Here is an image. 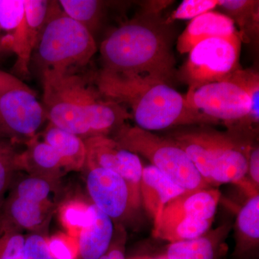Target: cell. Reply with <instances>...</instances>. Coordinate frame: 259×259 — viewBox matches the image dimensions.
I'll use <instances>...</instances> for the list:
<instances>
[{"label": "cell", "mask_w": 259, "mask_h": 259, "mask_svg": "<svg viewBox=\"0 0 259 259\" xmlns=\"http://www.w3.org/2000/svg\"><path fill=\"white\" fill-rule=\"evenodd\" d=\"M47 120L82 139L106 136L132 118L123 105L102 96L93 79L77 71L40 74Z\"/></svg>", "instance_id": "1"}, {"label": "cell", "mask_w": 259, "mask_h": 259, "mask_svg": "<svg viewBox=\"0 0 259 259\" xmlns=\"http://www.w3.org/2000/svg\"><path fill=\"white\" fill-rule=\"evenodd\" d=\"M166 20L161 13L144 7L139 15L102 42V69L148 76L170 84L176 76V60L171 24Z\"/></svg>", "instance_id": "2"}, {"label": "cell", "mask_w": 259, "mask_h": 259, "mask_svg": "<svg viewBox=\"0 0 259 259\" xmlns=\"http://www.w3.org/2000/svg\"><path fill=\"white\" fill-rule=\"evenodd\" d=\"M93 81L102 96L129 107L136 126L145 131L218 123L194 109L171 85L160 80L102 69L95 73Z\"/></svg>", "instance_id": "3"}, {"label": "cell", "mask_w": 259, "mask_h": 259, "mask_svg": "<svg viewBox=\"0 0 259 259\" xmlns=\"http://www.w3.org/2000/svg\"><path fill=\"white\" fill-rule=\"evenodd\" d=\"M97 51L93 35L54 1L32 56L40 74L77 71L89 64Z\"/></svg>", "instance_id": "4"}, {"label": "cell", "mask_w": 259, "mask_h": 259, "mask_svg": "<svg viewBox=\"0 0 259 259\" xmlns=\"http://www.w3.org/2000/svg\"><path fill=\"white\" fill-rule=\"evenodd\" d=\"M113 139L127 151L144 156L181 188H209L187 153L169 138L125 124L116 131Z\"/></svg>", "instance_id": "5"}, {"label": "cell", "mask_w": 259, "mask_h": 259, "mask_svg": "<svg viewBox=\"0 0 259 259\" xmlns=\"http://www.w3.org/2000/svg\"><path fill=\"white\" fill-rule=\"evenodd\" d=\"M241 39L239 32L231 38L213 37L199 42L190 51L180 78L194 90L226 81L239 66Z\"/></svg>", "instance_id": "6"}, {"label": "cell", "mask_w": 259, "mask_h": 259, "mask_svg": "<svg viewBox=\"0 0 259 259\" xmlns=\"http://www.w3.org/2000/svg\"><path fill=\"white\" fill-rule=\"evenodd\" d=\"M195 110L238 133L250 112V100L245 92L229 81H218L189 90L185 95Z\"/></svg>", "instance_id": "7"}, {"label": "cell", "mask_w": 259, "mask_h": 259, "mask_svg": "<svg viewBox=\"0 0 259 259\" xmlns=\"http://www.w3.org/2000/svg\"><path fill=\"white\" fill-rule=\"evenodd\" d=\"M47 113L36 94L28 85L12 89L0 95V138L10 141L36 136Z\"/></svg>", "instance_id": "8"}, {"label": "cell", "mask_w": 259, "mask_h": 259, "mask_svg": "<svg viewBox=\"0 0 259 259\" xmlns=\"http://www.w3.org/2000/svg\"><path fill=\"white\" fill-rule=\"evenodd\" d=\"M86 161L90 169L105 168L122 177L128 187L130 205L140 207L142 201L141 182L143 168L139 155L122 148L117 141L106 136H96L85 140Z\"/></svg>", "instance_id": "9"}, {"label": "cell", "mask_w": 259, "mask_h": 259, "mask_svg": "<svg viewBox=\"0 0 259 259\" xmlns=\"http://www.w3.org/2000/svg\"><path fill=\"white\" fill-rule=\"evenodd\" d=\"M240 135L210 130L178 131L168 136L185 151L204 180L210 185L213 169Z\"/></svg>", "instance_id": "10"}, {"label": "cell", "mask_w": 259, "mask_h": 259, "mask_svg": "<svg viewBox=\"0 0 259 259\" xmlns=\"http://www.w3.org/2000/svg\"><path fill=\"white\" fill-rule=\"evenodd\" d=\"M87 186L94 204L112 219L121 217L130 206L128 187L115 172L91 168Z\"/></svg>", "instance_id": "11"}, {"label": "cell", "mask_w": 259, "mask_h": 259, "mask_svg": "<svg viewBox=\"0 0 259 259\" xmlns=\"http://www.w3.org/2000/svg\"><path fill=\"white\" fill-rule=\"evenodd\" d=\"M221 197L216 189L187 191L166 204L154 228L185 218L213 221Z\"/></svg>", "instance_id": "12"}, {"label": "cell", "mask_w": 259, "mask_h": 259, "mask_svg": "<svg viewBox=\"0 0 259 259\" xmlns=\"http://www.w3.org/2000/svg\"><path fill=\"white\" fill-rule=\"evenodd\" d=\"M54 1L24 0L25 26L14 71L21 76L30 74V61L42 29L49 20Z\"/></svg>", "instance_id": "13"}, {"label": "cell", "mask_w": 259, "mask_h": 259, "mask_svg": "<svg viewBox=\"0 0 259 259\" xmlns=\"http://www.w3.org/2000/svg\"><path fill=\"white\" fill-rule=\"evenodd\" d=\"M238 33L234 22L227 15L208 12L194 18L187 25L177 40V51L187 54L207 39L231 38Z\"/></svg>", "instance_id": "14"}, {"label": "cell", "mask_w": 259, "mask_h": 259, "mask_svg": "<svg viewBox=\"0 0 259 259\" xmlns=\"http://www.w3.org/2000/svg\"><path fill=\"white\" fill-rule=\"evenodd\" d=\"M186 192L154 166L151 165L143 168L141 201L154 224L166 204Z\"/></svg>", "instance_id": "15"}, {"label": "cell", "mask_w": 259, "mask_h": 259, "mask_svg": "<svg viewBox=\"0 0 259 259\" xmlns=\"http://www.w3.org/2000/svg\"><path fill=\"white\" fill-rule=\"evenodd\" d=\"M90 218L80 230L79 252L83 259H99L112 243L114 227L112 218L95 204L89 206Z\"/></svg>", "instance_id": "16"}, {"label": "cell", "mask_w": 259, "mask_h": 259, "mask_svg": "<svg viewBox=\"0 0 259 259\" xmlns=\"http://www.w3.org/2000/svg\"><path fill=\"white\" fill-rule=\"evenodd\" d=\"M230 229L231 226L226 224L198 238L170 243L164 256L166 259H216Z\"/></svg>", "instance_id": "17"}, {"label": "cell", "mask_w": 259, "mask_h": 259, "mask_svg": "<svg viewBox=\"0 0 259 259\" xmlns=\"http://www.w3.org/2000/svg\"><path fill=\"white\" fill-rule=\"evenodd\" d=\"M236 248L234 255L245 258L258 247L259 194L248 195L240 209L236 221Z\"/></svg>", "instance_id": "18"}, {"label": "cell", "mask_w": 259, "mask_h": 259, "mask_svg": "<svg viewBox=\"0 0 259 259\" xmlns=\"http://www.w3.org/2000/svg\"><path fill=\"white\" fill-rule=\"evenodd\" d=\"M44 142L59 153L63 166L71 169L81 168L86 161V147L82 139L50 123L44 134Z\"/></svg>", "instance_id": "19"}, {"label": "cell", "mask_w": 259, "mask_h": 259, "mask_svg": "<svg viewBox=\"0 0 259 259\" xmlns=\"http://www.w3.org/2000/svg\"><path fill=\"white\" fill-rule=\"evenodd\" d=\"M227 16L240 28L241 41L258 42L259 34V2L255 0H220Z\"/></svg>", "instance_id": "20"}, {"label": "cell", "mask_w": 259, "mask_h": 259, "mask_svg": "<svg viewBox=\"0 0 259 259\" xmlns=\"http://www.w3.org/2000/svg\"><path fill=\"white\" fill-rule=\"evenodd\" d=\"M63 12L81 24L93 37L101 26L106 11V2L98 0H60Z\"/></svg>", "instance_id": "21"}, {"label": "cell", "mask_w": 259, "mask_h": 259, "mask_svg": "<svg viewBox=\"0 0 259 259\" xmlns=\"http://www.w3.org/2000/svg\"><path fill=\"white\" fill-rule=\"evenodd\" d=\"M212 220L185 218L153 228L156 238L170 242L188 241L205 234L212 226Z\"/></svg>", "instance_id": "22"}, {"label": "cell", "mask_w": 259, "mask_h": 259, "mask_svg": "<svg viewBox=\"0 0 259 259\" xmlns=\"http://www.w3.org/2000/svg\"><path fill=\"white\" fill-rule=\"evenodd\" d=\"M235 83L247 93L250 100L249 113L242 125L240 132H250L252 127H258L259 122V75L252 69H239L226 80Z\"/></svg>", "instance_id": "23"}, {"label": "cell", "mask_w": 259, "mask_h": 259, "mask_svg": "<svg viewBox=\"0 0 259 259\" xmlns=\"http://www.w3.org/2000/svg\"><path fill=\"white\" fill-rule=\"evenodd\" d=\"M26 153L19 155L20 161H28L44 171H56L63 166L62 160L50 145L37 141L35 137L28 141Z\"/></svg>", "instance_id": "24"}, {"label": "cell", "mask_w": 259, "mask_h": 259, "mask_svg": "<svg viewBox=\"0 0 259 259\" xmlns=\"http://www.w3.org/2000/svg\"><path fill=\"white\" fill-rule=\"evenodd\" d=\"M8 217L23 228H32L42 221L41 204L15 197L12 199L8 208Z\"/></svg>", "instance_id": "25"}, {"label": "cell", "mask_w": 259, "mask_h": 259, "mask_svg": "<svg viewBox=\"0 0 259 259\" xmlns=\"http://www.w3.org/2000/svg\"><path fill=\"white\" fill-rule=\"evenodd\" d=\"M25 238L0 222V259H25Z\"/></svg>", "instance_id": "26"}, {"label": "cell", "mask_w": 259, "mask_h": 259, "mask_svg": "<svg viewBox=\"0 0 259 259\" xmlns=\"http://www.w3.org/2000/svg\"><path fill=\"white\" fill-rule=\"evenodd\" d=\"M218 5L216 0H185L166 19V23L171 24L177 20H193L214 9Z\"/></svg>", "instance_id": "27"}, {"label": "cell", "mask_w": 259, "mask_h": 259, "mask_svg": "<svg viewBox=\"0 0 259 259\" xmlns=\"http://www.w3.org/2000/svg\"><path fill=\"white\" fill-rule=\"evenodd\" d=\"M51 187L47 181L28 178L19 184L15 197L41 204L49 197Z\"/></svg>", "instance_id": "28"}, {"label": "cell", "mask_w": 259, "mask_h": 259, "mask_svg": "<svg viewBox=\"0 0 259 259\" xmlns=\"http://www.w3.org/2000/svg\"><path fill=\"white\" fill-rule=\"evenodd\" d=\"M18 156L8 140L0 139V197L8 186L12 170L18 165Z\"/></svg>", "instance_id": "29"}, {"label": "cell", "mask_w": 259, "mask_h": 259, "mask_svg": "<svg viewBox=\"0 0 259 259\" xmlns=\"http://www.w3.org/2000/svg\"><path fill=\"white\" fill-rule=\"evenodd\" d=\"M90 218L89 206L71 204L66 207L63 212V219L66 226L81 230L88 224Z\"/></svg>", "instance_id": "30"}, {"label": "cell", "mask_w": 259, "mask_h": 259, "mask_svg": "<svg viewBox=\"0 0 259 259\" xmlns=\"http://www.w3.org/2000/svg\"><path fill=\"white\" fill-rule=\"evenodd\" d=\"M25 259H54L48 242L40 235H32L25 241Z\"/></svg>", "instance_id": "31"}, {"label": "cell", "mask_w": 259, "mask_h": 259, "mask_svg": "<svg viewBox=\"0 0 259 259\" xmlns=\"http://www.w3.org/2000/svg\"><path fill=\"white\" fill-rule=\"evenodd\" d=\"M54 259H74L75 252L67 242L60 238H53L48 243Z\"/></svg>", "instance_id": "32"}, {"label": "cell", "mask_w": 259, "mask_h": 259, "mask_svg": "<svg viewBox=\"0 0 259 259\" xmlns=\"http://www.w3.org/2000/svg\"><path fill=\"white\" fill-rule=\"evenodd\" d=\"M247 179L248 182L255 190H258L259 186V148L258 146H252L248 156V171Z\"/></svg>", "instance_id": "33"}, {"label": "cell", "mask_w": 259, "mask_h": 259, "mask_svg": "<svg viewBox=\"0 0 259 259\" xmlns=\"http://www.w3.org/2000/svg\"><path fill=\"white\" fill-rule=\"evenodd\" d=\"M25 86L27 85L14 75L0 69V95L12 89L23 88Z\"/></svg>", "instance_id": "34"}, {"label": "cell", "mask_w": 259, "mask_h": 259, "mask_svg": "<svg viewBox=\"0 0 259 259\" xmlns=\"http://www.w3.org/2000/svg\"><path fill=\"white\" fill-rule=\"evenodd\" d=\"M99 259H126L124 245L122 243H111L106 253Z\"/></svg>", "instance_id": "35"}, {"label": "cell", "mask_w": 259, "mask_h": 259, "mask_svg": "<svg viewBox=\"0 0 259 259\" xmlns=\"http://www.w3.org/2000/svg\"><path fill=\"white\" fill-rule=\"evenodd\" d=\"M145 259H166L164 255H159V256L156 257V258H151L149 256H145Z\"/></svg>", "instance_id": "36"}, {"label": "cell", "mask_w": 259, "mask_h": 259, "mask_svg": "<svg viewBox=\"0 0 259 259\" xmlns=\"http://www.w3.org/2000/svg\"><path fill=\"white\" fill-rule=\"evenodd\" d=\"M127 259H145V256L133 257V258H127Z\"/></svg>", "instance_id": "37"}, {"label": "cell", "mask_w": 259, "mask_h": 259, "mask_svg": "<svg viewBox=\"0 0 259 259\" xmlns=\"http://www.w3.org/2000/svg\"><path fill=\"white\" fill-rule=\"evenodd\" d=\"M0 139H2V138H0Z\"/></svg>", "instance_id": "38"}]
</instances>
